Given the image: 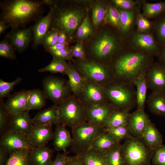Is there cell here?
Instances as JSON below:
<instances>
[{
    "label": "cell",
    "mask_w": 165,
    "mask_h": 165,
    "mask_svg": "<svg viewBox=\"0 0 165 165\" xmlns=\"http://www.w3.org/2000/svg\"><path fill=\"white\" fill-rule=\"evenodd\" d=\"M154 57L130 48L124 43L122 48L112 60L114 61L111 70L124 82L134 83L136 78L146 72L154 62Z\"/></svg>",
    "instance_id": "6da1fadb"
},
{
    "label": "cell",
    "mask_w": 165,
    "mask_h": 165,
    "mask_svg": "<svg viewBox=\"0 0 165 165\" xmlns=\"http://www.w3.org/2000/svg\"><path fill=\"white\" fill-rule=\"evenodd\" d=\"M44 4L43 0L4 1L0 3V22L13 29L23 27L40 14Z\"/></svg>",
    "instance_id": "7a4b0ae2"
},
{
    "label": "cell",
    "mask_w": 165,
    "mask_h": 165,
    "mask_svg": "<svg viewBox=\"0 0 165 165\" xmlns=\"http://www.w3.org/2000/svg\"><path fill=\"white\" fill-rule=\"evenodd\" d=\"M123 45L124 40L119 31L109 25L93 42L91 50L97 58L110 61Z\"/></svg>",
    "instance_id": "3957f363"
},
{
    "label": "cell",
    "mask_w": 165,
    "mask_h": 165,
    "mask_svg": "<svg viewBox=\"0 0 165 165\" xmlns=\"http://www.w3.org/2000/svg\"><path fill=\"white\" fill-rule=\"evenodd\" d=\"M49 5L53 10L52 28L65 31L69 40L72 39L75 31L85 18L83 10L70 6L60 7L51 0Z\"/></svg>",
    "instance_id": "277c9868"
},
{
    "label": "cell",
    "mask_w": 165,
    "mask_h": 165,
    "mask_svg": "<svg viewBox=\"0 0 165 165\" xmlns=\"http://www.w3.org/2000/svg\"><path fill=\"white\" fill-rule=\"evenodd\" d=\"M153 152L142 138L130 136L121 145L123 165H149Z\"/></svg>",
    "instance_id": "5b68a950"
},
{
    "label": "cell",
    "mask_w": 165,
    "mask_h": 165,
    "mask_svg": "<svg viewBox=\"0 0 165 165\" xmlns=\"http://www.w3.org/2000/svg\"><path fill=\"white\" fill-rule=\"evenodd\" d=\"M58 106L60 124L72 129L87 121L85 106L75 96L71 95Z\"/></svg>",
    "instance_id": "8992f818"
},
{
    "label": "cell",
    "mask_w": 165,
    "mask_h": 165,
    "mask_svg": "<svg viewBox=\"0 0 165 165\" xmlns=\"http://www.w3.org/2000/svg\"><path fill=\"white\" fill-rule=\"evenodd\" d=\"M72 129L71 150L75 155L90 149L97 137L105 130L87 121Z\"/></svg>",
    "instance_id": "52a82bcc"
},
{
    "label": "cell",
    "mask_w": 165,
    "mask_h": 165,
    "mask_svg": "<svg viewBox=\"0 0 165 165\" xmlns=\"http://www.w3.org/2000/svg\"><path fill=\"white\" fill-rule=\"evenodd\" d=\"M107 84L104 86L106 97L116 108L128 110L136 102L130 84L123 82Z\"/></svg>",
    "instance_id": "ba28073f"
},
{
    "label": "cell",
    "mask_w": 165,
    "mask_h": 165,
    "mask_svg": "<svg viewBox=\"0 0 165 165\" xmlns=\"http://www.w3.org/2000/svg\"><path fill=\"white\" fill-rule=\"evenodd\" d=\"M42 90L47 99L54 105H58L71 95L72 92L68 81L56 76H49L45 77L42 82Z\"/></svg>",
    "instance_id": "9c48e42d"
},
{
    "label": "cell",
    "mask_w": 165,
    "mask_h": 165,
    "mask_svg": "<svg viewBox=\"0 0 165 165\" xmlns=\"http://www.w3.org/2000/svg\"><path fill=\"white\" fill-rule=\"evenodd\" d=\"M126 46L138 51L159 56L161 47L152 33H141L136 29L124 40Z\"/></svg>",
    "instance_id": "30bf717a"
},
{
    "label": "cell",
    "mask_w": 165,
    "mask_h": 165,
    "mask_svg": "<svg viewBox=\"0 0 165 165\" xmlns=\"http://www.w3.org/2000/svg\"><path fill=\"white\" fill-rule=\"evenodd\" d=\"M78 71L85 78L103 85L110 82L112 70L110 66L94 61L82 60Z\"/></svg>",
    "instance_id": "8fae6325"
},
{
    "label": "cell",
    "mask_w": 165,
    "mask_h": 165,
    "mask_svg": "<svg viewBox=\"0 0 165 165\" xmlns=\"http://www.w3.org/2000/svg\"><path fill=\"white\" fill-rule=\"evenodd\" d=\"M0 145L9 154L15 150L23 149L30 150L35 147L30 143L26 135L10 129L6 131L2 136Z\"/></svg>",
    "instance_id": "7c38bea8"
},
{
    "label": "cell",
    "mask_w": 165,
    "mask_h": 165,
    "mask_svg": "<svg viewBox=\"0 0 165 165\" xmlns=\"http://www.w3.org/2000/svg\"><path fill=\"white\" fill-rule=\"evenodd\" d=\"M85 107L87 121L104 128L111 114L116 109L107 103Z\"/></svg>",
    "instance_id": "4fadbf2b"
},
{
    "label": "cell",
    "mask_w": 165,
    "mask_h": 165,
    "mask_svg": "<svg viewBox=\"0 0 165 165\" xmlns=\"http://www.w3.org/2000/svg\"><path fill=\"white\" fill-rule=\"evenodd\" d=\"M81 94L85 106L107 103L103 85L86 79Z\"/></svg>",
    "instance_id": "5bb4252c"
},
{
    "label": "cell",
    "mask_w": 165,
    "mask_h": 165,
    "mask_svg": "<svg viewBox=\"0 0 165 165\" xmlns=\"http://www.w3.org/2000/svg\"><path fill=\"white\" fill-rule=\"evenodd\" d=\"M148 87L152 91L165 92V66L154 62L146 73Z\"/></svg>",
    "instance_id": "9a60e30c"
},
{
    "label": "cell",
    "mask_w": 165,
    "mask_h": 165,
    "mask_svg": "<svg viewBox=\"0 0 165 165\" xmlns=\"http://www.w3.org/2000/svg\"><path fill=\"white\" fill-rule=\"evenodd\" d=\"M53 19V10L50 7V10L47 14L42 17L32 27L33 34L32 46L36 48L39 45L42 44L46 36L52 26Z\"/></svg>",
    "instance_id": "2e32d148"
},
{
    "label": "cell",
    "mask_w": 165,
    "mask_h": 165,
    "mask_svg": "<svg viewBox=\"0 0 165 165\" xmlns=\"http://www.w3.org/2000/svg\"><path fill=\"white\" fill-rule=\"evenodd\" d=\"M118 9L120 14V27L119 31L124 40L136 29L137 18L141 7L127 10Z\"/></svg>",
    "instance_id": "e0dca14e"
},
{
    "label": "cell",
    "mask_w": 165,
    "mask_h": 165,
    "mask_svg": "<svg viewBox=\"0 0 165 165\" xmlns=\"http://www.w3.org/2000/svg\"><path fill=\"white\" fill-rule=\"evenodd\" d=\"M51 126L33 125L30 133L27 135L35 147L46 146L48 142L53 139L54 132Z\"/></svg>",
    "instance_id": "ac0fdd59"
},
{
    "label": "cell",
    "mask_w": 165,
    "mask_h": 165,
    "mask_svg": "<svg viewBox=\"0 0 165 165\" xmlns=\"http://www.w3.org/2000/svg\"><path fill=\"white\" fill-rule=\"evenodd\" d=\"M150 120L144 111L137 109L130 114L127 127L131 134L142 138Z\"/></svg>",
    "instance_id": "d6986e66"
},
{
    "label": "cell",
    "mask_w": 165,
    "mask_h": 165,
    "mask_svg": "<svg viewBox=\"0 0 165 165\" xmlns=\"http://www.w3.org/2000/svg\"><path fill=\"white\" fill-rule=\"evenodd\" d=\"M29 90H23L10 95L4 103L5 108L10 116L27 111Z\"/></svg>",
    "instance_id": "ffe728a7"
},
{
    "label": "cell",
    "mask_w": 165,
    "mask_h": 165,
    "mask_svg": "<svg viewBox=\"0 0 165 165\" xmlns=\"http://www.w3.org/2000/svg\"><path fill=\"white\" fill-rule=\"evenodd\" d=\"M29 111L20 112L9 116L10 129L26 136L31 132L33 125V119Z\"/></svg>",
    "instance_id": "44dd1931"
},
{
    "label": "cell",
    "mask_w": 165,
    "mask_h": 165,
    "mask_svg": "<svg viewBox=\"0 0 165 165\" xmlns=\"http://www.w3.org/2000/svg\"><path fill=\"white\" fill-rule=\"evenodd\" d=\"M10 43L16 50L21 53L27 47L31 39L32 33L29 28L13 29L6 36Z\"/></svg>",
    "instance_id": "7402d4cb"
},
{
    "label": "cell",
    "mask_w": 165,
    "mask_h": 165,
    "mask_svg": "<svg viewBox=\"0 0 165 165\" xmlns=\"http://www.w3.org/2000/svg\"><path fill=\"white\" fill-rule=\"evenodd\" d=\"M33 125L50 126L60 124L58 106L54 105L37 113L32 119Z\"/></svg>",
    "instance_id": "603a6c76"
},
{
    "label": "cell",
    "mask_w": 165,
    "mask_h": 165,
    "mask_svg": "<svg viewBox=\"0 0 165 165\" xmlns=\"http://www.w3.org/2000/svg\"><path fill=\"white\" fill-rule=\"evenodd\" d=\"M53 145L56 150L67 152L68 147L71 146L73 139L65 127L59 124L56 125L54 132Z\"/></svg>",
    "instance_id": "cb8c5ba5"
},
{
    "label": "cell",
    "mask_w": 165,
    "mask_h": 165,
    "mask_svg": "<svg viewBox=\"0 0 165 165\" xmlns=\"http://www.w3.org/2000/svg\"><path fill=\"white\" fill-rule=\"evenodd\" d=\"M53 152L46 146L33 148L29 152L31 165H50L53 161Z\"/></svg>",
    "instance_id": "d4e9b609"
},
{
    "label": "cell",
    "mask_w": 165,
    "mask_h": 165,
    "mask_svg": "<svg viewBox=\"0 0 165 165\" xmlns=\"http://www.w3.org/2000/svg\"><path fill=\"white\" fill-rule=\"evenodd\" d=\"M147 102L148 108L152 113L165 116V92L153 91Z\"/></svg>",
    "instance_id": "484cf974"
},
{
    "label": "cell",
    "mask_w": 165,
    "mask_h": 165,
    "mask_svg": "<svg viewBox=\"0 0 165 165\" xmlns=\"http://www.w3.org/2000/svg\"><path fill=\"white\" fill-rule=\"evenodd\" d=\"M142 138L146 144L153 150L162 145V136L150 120Z\"/></svg>",
    "instance_id": "4316f807"
},
{
    "label": "cell",
    "mask_w": 165,
    "mask_h": 165,
    "mask_svg": "<svg viewBox=\"0 0 165 165\" xmlns=\"http://www.w3.org/2000/svg\"><path fill=\"white\" fill-rule=\"evenodd\" d=\"M68 82L74 96H79L81 93L86 79L72 66L69 64L67 74Z\"/></svg>",
    "instance_id": "83f0119b"
},
{
    "label": "cell",
    "mask_w": 165,
    "mask_h": 165,
    "mask_svg": "<svg viewBox=\"0 0 165 165\" xmlns=\"http://www.w3.org/2000/svg\"><path fill=\"white\" fill-rule=\"evenodd\" d=\"M120 144L105 130L97 137L91 148L99 152L105 153Z\"/></svg>",
    "instance_id": "f1b7e54d"
},
{
    "label": "cell",
    "mask_w": 165,
    "mask_h": 165,
    "mask_svg": "<svg viewBox=\"0 0 165 165\" xmlns=\"http://www.w3.org/2000/svg\"><path fill=\"white\" fill-rule=\"evenodd\" d=\"M146 73L141 74L135 79L134 84L136 86V102L137 109L144 111L148 88Z\"/></svg>",
    "instance_id": "f546056e"
},
{
    "label": "cell",
    "mask_w": 165,
    "mask_h": 165,
    "mask_svg": "<svg viewBox=\"0 0 165 165\" xmlns=\"http://www.w3.org/2000/svg\"><path fill=\"white\" fill-rule=\"evenodd\" d=\"M83 165H108L104 153L90 148L77 154Z\"/></svg>",
    "instance_id": "4dcf8cb0"
},
{
    "label": "cell",
    "mask_w": 165,
    "mask_h": 165,
    "mask_svg": "<svg viewBox=\"0 0 165 165\" xmlns=\"http://www.w3.org/2000/svg\"><path fill=\"white\" fill-rule=\"evenodd\" d=\"M141 9L142 15L146 18L154 19L165 12V1L150 3L141 0Z\"/></svg>",
    "instance_id": "1f68e13d"
},
{
    "label": "cell",
    "mask_w": 165,
    "mask_h": 165,
    "mask_svg": "<svg viewBox=\"0 0 165 165\" xmlns=\"http://www.w3.org/2000/svg\"><path fill=\"white\" fill-rule=\"evenodd\" d=\"M130 115L128 110L116 108L111 114L104 128L107 130L127 126Z\"/></svg>",
    "instance_id": "d6a6232c"
},
{
    "label": "cell",
    "mask_w": 165,
    "mask_h": 165,
    "mask_svg": "<svg viewBox=\"0 0 165 165\" xmlns=\"http://www.w3.org/2000/svg\"><path fill=\"white\" fill-rule=\"evenodd\" d=\"M29 92L27 111L39 110L46 105L47 98L43 90L35 89L29 90Z\"/></svg>",
    "instance_id": "836d02e7"
},
{
    "label": "cell",
    "mask_w": 165,
    "mask_h": 165,
    "mask_svg": "<svg viewBox=\"0 0 165 165\" xmlns=\"http://www.w3.org/2000/svg\"><path fill=\"white\" fill-rule=\"evenodd\" d=\"M29 150L23 149L10 152L5 165H31L29 157Z\"/></svg>",
    "instance_id": "e575fe53"
},
{
    "label": "cell",
    "mask_w": 165,
    "mask_h": 165,
    "mask_svg": "<svg viewBox=\"0 0 165 165\" xmlns=\"http://www.w3.org/2000/svg\"><path fill=\"white\" fill-rule=\"evenodd\" d=\"M152 33L161 48L165 45V12L154 19Z\"/></svg>",
    "instance_id": "d590c367"
},
{
    "label": "cell",
    "mask_w": 165,
    "mask_h": 165,
    "mask_svg": "<svg viewBox=\"0 0 165 165\" xmlns=\"http://www.w3.org/2000/svg\"><path fill=\"white\" fill-rule=\"evenodd\" d=\"M120 14L118 8L111 1L108 3L106 10L105 23L118 31L120 27Z\"/></svg>",
    "instance_id": "8d00e7d4"
},
{
    "label": "cell",
    "mask_w": 165,
    "mask_h": 165,
    "mask_svg": "<svg viewBox=\"0 0 165 165\" xmlns=\"http://www.w3.org/2000/svg\"><path fill=\"white\" fill-rule=\"evenodd\" d=\"M69 67L66 60L58 58H53L51 63L46 67L38 70L39 72H49L54 73H60L67 74Z\"/></svg>",
    "instance_id": "74e56055"
},
{
    "label": "cell",
    "mask_w": 165,
    "mask_h": 165,
    "mask_svg": "<svg viewBox=\"0 0 165 165\" xmlns=\"http://www.w3.org/2000/svg\"><path fill=\"white\" fill-rule=\"evenodd\" d=\"M108 3L100 2L94 4L92 7V19L94 25L97 27L105 23L106 10Z\"/></svg>",
    "instance_id": "f35d334b"
},
{
    "label": "cell",
    "mask_w": 165,
    "mask_h": 165,
    "mask_svg": "<svg viewBox=\"0 0 165 165\" xmlns=\"http://www.w3.org/2000/svg\"><path fill=\"white\" fill-rule=\"evenodd\" d=\"M120 144L110 149L105 153L108 165H123Z\"/></svg>",
    "instance_id": "ab89813d"
},
{
    "label": "cell",
    "mask_w": 165,
    "mask_h": 165,
    "mask_svg": "<svg viewBox=\"0 0 165 165\" xmlns=\"http://www.w3.org/2000/svg\"><path fill=\"white\" fill-rule=\"evenodd\" d=\"M153 28V21L145 17L142 14L141 10L137 16L136 29L141 33H149L152 32Z\"/></svg>",
    "instance_id": "60d3db41"
},
{
    "label": "cell",
    "mask_w": 165,
    "mask_h": 165,
    "mask_svg": "<svg viewBox=\"0 0 165 165\" xmlns=\"http://www.w3.org/2000/svg\"><path fill=\"white\" fill-rule=\"evenodd\" d=\"M93 34L92 28L88 13L78 28L77 36L80 40H83L90 37Z\"/></svg>",
    "instance_id": "b9f144b4"
},
{
    "label": "cell",
    "mask_w": 165,
    "mask_h": 165,
    "mask_svg": "<svg viewBox=\"0 0 165 165\" xmlns=\"http://www.w3.org/2000/svg\"><path fill=\"white\" fill-rule=\"evenodd\" d=\"M105 130L114 138L119 142L121 140L130 137L131 133L127 126L110 128Z\"/></svg>",
    "instance_id": "7bdbcfd3"
},
{
    "label": "cell",
    "mask_w": 165,
    "mask_h": 165,
    "mask_svg": "<svg viewBox=\"0 0 165 165\" xmlns=\"http://www.w3.org/2000/svg\"><path fill=\"white\" fill-rule=\"evenodd\" d=\"M22 79L18 77L14 80L11 82L5 81L0 79V99L9 97L10 92L13 90L14 87L20 83Z\"/></svg>",
    "instance_id": "ee69618b"
},
{
    "label": "cell",
    "mask_w": 165,
    "mask_h": 165,
    "mask_svg": "<svg viewBox=\"0 0 165 165\" xmlns=\"http://www.w3.org/2000/svg\"><path fill=\"white\" fill-rule=\"evenodd\" d=\"M13 47L6 40L0 42V56L3 58L14 60L16 57Z\"/></svg>",
    "instance_id": "f6af8a7d"
},
{
    "label": "cell",
    "mask_w": 165,
    "mask_h": 165,
    "mask_svg": "<svg viewBox=\"0 0 165 165\" xmlns=\"http://www.w3.org/2000/svg\"><path fill=\"white\" fill-rule=\"evenodd\" d=\"M118 8L130 10L141 7V0H112L111 1Z\"/></svg>",
    "instance_id": "bcb514c9"
},
{
    "label": "cell",
    "mask_w": 165,
    "mask_h": 165,
    "mask_svg": "<svg viewBox=\"0 0 165 165\" xmlns=\"http://www.w3.org/2000/svg\"><path fill=\"white\" fill-rule=\"evenodd\" d=\"M59 31L51 28L45 37L42 43L45 49L58 43Z\"/></svg>",
    "instance_id": "7dc6e473"
},
{
    "label": "cell",
    "mask_w": 165,
    "mask_h": 165,
    "mask_svg": "<svg viewBox=\"0 0 165 165\" xmlns=\"http://www.w3.org/2000/svg\"><path fill=\"white\" fill-rule=\"evenodd\" d=\"M152 160L153 165H165V145H162L153 150Z\"/></svg>",
    "instance_id": "c3c4849f"
},
{
    "label": "cell",
    "mask_w": 165,
    "mask_h": 165,
    "mask_svg": "<svg viewBox=\"0 0 165 165\" xmlns=\"http://www.w3.org/2000/svg\"><path fill=\"white\" fill-rule=\"evenodd\" d=\"M53 58H58L65 60H71L73 56L71 49L69 48L62 49L49 51Z\"/></svg>",
    "instance_id": "681fc988"
},
{
    "label": "cell",
    "mask_w": 165,
    "mask_h": 165,
    "mask_svg": "<svg viewBox=\"0 0 165 165\" xmlns=\"http://www.w3.org/2000/svg\"><path fill=\"white\" fill-rule=\"evenodd\" d=\"M9 117L3 99H0V130L1 132L5 129L9 120Z\"/></svg>",
    "instance_id": "f907efd6"
},
{
    "label": "cell",
    "mask_w": 165,
    "mask_h": 165,
    "mask_svg": "<svg viewBox=\"0 0 165 165\" xmlns=\"http://www.w3.org/2000/svg\"><path fill=\"white\" fill-rule=\"evenodd\" d=\"M71 50L73 57L82 60L85 59V54L83 46L82 40H79Z\"/></svg>",
    "instance_id": "816d5d0a"
},
{
    "label": "cell",
    "mask_w": 165,
    "mask_h": 165,
    "mask_svg": "<svg viewBox=\"0 0 165 165\" xmlns=\"http://www.w3.org/2000/svg\"><path fill=\"white\" fill-rule=\"evenodd\" d=\"M70 152L67 151L61 153L58 152L56 157L50 165H65L68 155Z\"/></svg>",
    "instance_id": "f5cc1de1"
},
{
    "label": "cell",
    "mask_w": 165,
    "mask_h": 165,
    "mask_svg": "<svg viewBox=\"0 0 165 165\" xmlns=\"http://www.w3.org/2000/svg\"><path fill=\"white\" fill-rule=\"evenodd\" d=\"M65 165H83L79 156H68Z\"/></svg>",
    "instance_id": "db71d44e"
},
{
    "label": "cell",
    "mask_w": 165,
    "mask_h": 165,
    "mask_svg": "<svg viewBox=\"0 0 165 165\" xmlns=\"http://www.w3.org/2000/svg\"><path fill=\"white\" fill-rule=\"evenodd\" d=\"M9 153L3 147L0 146V165H5Z\"/></svg>",
    "instance_id": "11a10c76"
},
{
    "label": "cell",
    "mask_w": 165,
    "mask_h": 165,
    "mask_svg": "<svg viewBox=\"0 0 165 165\" xmlns=\"http://www.w3.org/2000/svg\"><path fill=\"white\" fill-rule=\"evenodd\" d=\"M64 48H69L68 43H57L52 46L45 49V50L46 51L49 52L50 51L55 50Z\"/></svg>",
    "instance_id": "9f6ffc18"
},
{
    "label": "cell",
    "mask_w": 165,
    "mask_h": 165,
    "mask_svg": "<svg viewBox=\"0 0 165 165\" xmlns=\"http://www.w3.org/2000/svg\"><path fill=\"white\" fill-rule=\"evenodd\" d=\"M69 40V38L66 33L63 31H59L58 43H68Z\"/></svg>",
    "instance_id": "6f0895ef"
},
{
    "label": "cell",
    "mask_w": 165,
    "mask_h": 165,
    "mask_svg": "<svg viewBox=\"0 0 165 165\" xmlns=\"http://www.w3.org/2000/svg\"><path fill=\"white\" fill-rule=\"evenodd\" d=\"M158 57L159 62L165 66V45L161 48L160 52Z\"/></svg>",
    "instance_id": "680465c9"
},
{
    "label": "cell",
    "mask_w": 165,
    "mask_h": 165,
    "mask_svg": "<svg viewBox=\"0 0 165 165\" xmlns=\"http://www.w3.org/2000/svg\"><path fill=\"white\" fill-rule=\"evenodd\" d=\"M9 27V26L2 22H0V34H2Z\"/></svg>",
    "instance_id": "91938a15"
}]
</instances>
